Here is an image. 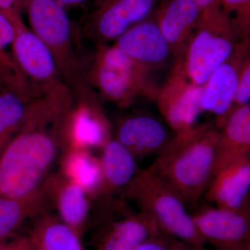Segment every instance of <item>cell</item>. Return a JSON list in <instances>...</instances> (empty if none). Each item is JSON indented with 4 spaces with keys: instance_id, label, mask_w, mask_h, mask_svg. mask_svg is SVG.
<instances>
[{
    "instance_id": "obj_1",
    "label": "cell",
    "mask_w": 250,
    "mask_h": 250,
    "mask_svg": "<svg viewBox=\"0 0 250 250\" xmlns=\"http://www.w3.org/2000/svg\"><path fill=\"white\" fill-rule=\"evenodd\" d=\"M218 147V130L197 126L175 135L149 168L167 182L187 207H195L216 172Z\"/></svg>"
},
{
    "instance_id": "obj_2",
    "label": "cell",
    "mask_w": 250,
    "mask_h": 250,
    "mask_svg": "<svg viewBox=\"0 0 250 250\" xmlns=\"http://www.w3.org/2000/svg\"><path fill=\"white\" fill-rule=\"evenodd\" d=\"M61 150L60 128L22 126L0 154V195L24 196L40 188Z\"/></svg>"
},
{
    "instance_id": "obj_3",
    "label": "cell",
    "mask_w": 250,
    "mask_h": 250,
    "mask_svg": "<svg viewBox=\"0 0 250 250\" xmlns=\"http://www.w3.org/2000/svg\"><path fill=\"white\" fill-rule=\"evenodd\" d=\"M139 210L152 217L161 231L192 250L205 249L192 215L178 193L149 167L139 170L121 192Z\"/></svg>"
},
{
    "instance_id": "obj_4",
    "label": "cell",
    "mask_w": 250,
    "mask_h": 250,
    "mask_svg": "<svg viewBox=\"0 0 250 250\" xmlns=\"http://www.w3.org/2000/svg\"><path fill=\"white\" fill-rule=\"evenodd\" d=\"M238 34L218 4L202 11L186 47L184 73L193 84L204 86L211 74L232 55Z\"/></svg>"
},
{
    "instance_id": "obj_5",
    "label": "cell",
    "mask_w": 250,
    "mask_h": 250,
    "mask_svg": "<svg viewBox=\"0 0 250 250\" xmlns=\"http://www.w3.org/2000/svg\"><path fill=\"white\" fill-rule=\"evenodd\" d=\"M31 30L53 54L62 82L79 90L83 87L80 62L74 47L73 29L65 6L57 0H21Z\"/></svg>"
},
{
    "instance_id": "obj_6",
    "label": "cell",
    "mask_w": 250,
    "mask_h": 250,
    "mask_svg": "<svg viewBox=\"0 0 250 250\" xmlns=\"http://www.w3.org/2000/svg\"><path fill=\"white\" fill-rule=\"evenodd\" d=\"M19 10L4 13L15 27L11 48L18 68L30 85L34 97L52 93L65 85L53 54L47 46L23 22Z\"/></svg>"
},
{
    "instance_id": "obj_7",
    "label": "cell",
    "mask_w": 250,
    "mask_h": 250,
    "mask_svg": "<svg viewBox=\"0 0 250 250\" xmlns=\"http://www.w3.org/2000/svg\"><path fill=\"white\" fill-rule=\"evenodd\" d=\"M148 72L116 45H102L95 54L89 78L103 98L126 106L145 88Z\"/></svg>"
},
{
    "instance_id": "obj_8",
    "label": "cell",
    "mask_w": 250,
    "mask_h": 250,
    "mask_svg": "<svg viewBox=\"0 0 250 250\" xmlns=\"http://www.w3.org/2000/svg\"><path fill=\"white\" fill-rule=\"evenodd\" d=\"M191 215L205 243L219 250H250V211L205 205Z\"/></svg>"
},
{
    "instance_id": "obj_9",
    "label": "cell",
    "mask_w": 250,
    "mask_h": 250,
    "mask_svg": "<svg viewBox=\"0 0 250 250\" xmlns=\"http://www.w3.org/2000/svg\"><path fill=\"white\" fill-rule=\"evenodd\" d=\"M202 90L203 86L193 84L188 80L182 62L177 64L158 95L161 113L176 135L185 134L197 126V118L203 112Z\"/></svg>"
},
{
    "instance_id": "obj_10",
    "label": "cell",
    "mask_w": 250,
    "mask_h": 250,
    "mask_svg": "<svg viewBox=\"0 0 250 250\" xmlns=\"http://www.w3.org/2000/svg\"><path fill=\"white\" fill-rule=\"evenodd\" d=\"M159 0H95L88 29L101 42L116 41L129 28L151 17Z\"/></svg>"
},
{
    "instance_id": "obj_11",
    "label": "cell",
    "mask_w": 250,
    "mask_h": 250,
    "mask_svg": "<svg viewBox=\"0 0 250 250\" xmlns=\"http://www.w3.org/2000/svg\"><path fill=\"white\" fill-rule=\"evenodd\" d=\"M83 91L84 89L80 93L82 101L72 108L62 125V151L102 148L111 139L106 117L95 103L87 101Z\"/></svg>"
},
{
    "instance_id": "obj_12",
    "label": "cell",
    "mask_w": 250,
    "mask_h": 250,
    "mask_svg": "<svg viewBox=\"0 0 250 250\" xmlns=\"http://www.w3.org/2000/svg\"><path fill=\"white\" fill-rule=\"evenodd\" d=\"M247 56V42L238 43L232 55L211 74L204 85L202 110L214 115L219 128L233 109L240 69Z\"/></svg>"
},
{
    "instance_id": "obj_13",
    "label": "cell",
    "mask_w": 250,
    "mask_h": 250,
    "mask_svg": "<svg viewBox=\"0 0 250 250\" xmlns=\"http://www.w3.org/2000/svg\"><path fill=\"white\" fill-rule=\"evenodd\" d=\"M250 155L219 167L205 192L215 207L234 211L250 210Z\"/></svg>"
},
{
    "instance_id": "obj_14",
    "label": "cell",
    "mask_w": 250,
    "mask_h": 250,
    "mask_svg": "<svg viewBox=\"0 0 250 250\" xmlns=\"http://www.w3.org/2000/svg\"><path fill=\"white\" fill-rule=\"evenodd\" d=\"M114 45L148 71L164 65L172 54L154 17L129 28Z\"/></svg>"
},
{
    "instance_id": "obj_15",
    "label": "cell",
    "mask_w": 250,
    "mask_h": 250,
    "mask_svg": "<svg viewBox=\"0 0 250 250\" xmlns=\"http://www.w3.org/2000/svg\"><path fill=\"white\" fill-rule=\"evenodd\" d=\"M202 11L191 0H159L153 15L172 54L185 52Z\"/></svg>"
},
{
    "instance_id": "obj_16",
    "label": "cell",
    "mask_w": 250,
    "mask_h": 250,
    "mask_svg": "<svg viewBox=\"0 0 250 250\" xmlns=\"http://www.w3.org/2000/svg\"><path fill=\"white\" fill-rule=\"evenodd\" d=\"M162 232L147 213L129 212L106 223L99 235L95 250H134Z\"/></svg>"
},
{
    "instance_id": "obj_17",
    "label": "cell",
    "mask_w": 250,
    "mask_h": 250,
    "mask_svg": "<svg viewBox=\"0 0 250 250\" xmlns=\"http://www.w3.org/2000/svg\"><path fill=\"white\" fill-rule=\"evenodd\" d=\"M45 186L49 203L57 210V217L82 236L90 211L91 199L88 194L60 172L50 174Z\"/></svg>"
},
{
    "instance_id": "obj_18",
    "label": "cell",
    "mask_w": 250,
    "mask_h": 250,
    "mask_svg": "<svg viewBox=\"0 0 250 250\" xmlns=\"http://www.w3.org/2000/svg\"><path fill=\"white\" fill-rule=\"evenodd\" d=\"M115 139L127 148L136 159L159 154L171 141L164 125L148 115L125 118L117 127Z\"/></svg>"
},
{
    "instance_id": "obj_19",
    "label": "cell",
    "mask_w": 250,
    "mask_h": 250,
    "mask_svg": "<svg viewBox=\"0 0 250 250\" xmlns=\"http://www.w3.org/2000/svg\"><path fill=\"white\" fill-rule=\"evenodd\" d=\"M49 206L45 182L40 188L24 196L0 195V241L17 236L26 222L48 211Z\"/></svg>"
},
{
    "instance_id": "obj_20",
    "label": "cell",
    "mask_w": 250,
    "mask_h": 250,
    "mask_svg": "<svg viewBox=\"0 0 250 250\" xmlns=\"http://www.w3.org/2000/svg\"><path fill=\"white\" fill-rule=\"evenodd\" d=\"M101 190L98 199L107 200L122 192L139 172L136 157L116 139L108 140L102 147Z\"/></svg>"
},
{
    "instance_id": "obj_21",
    "label": "cell",
    "mask_w": 250,
    "mask_h": 250,
    "mask_svg": "<svg viewBox=\"0 0 250 250\" xmlns=\"http://www.w3.org/2000/svg\"><path fill=\"white\" fill-rule=\"evenodd\" d=\"M24 235L27 250H84L82 236L48 211L34 219Z\"/></svg>"
},
{
    "instance_id": "obj_22",
    "label": "cell",
    "mask_w": 250,
    "mask_h": 250,
    "mask_svg": "<svg viewBox=\"0 0 250 250\" xmlns=\"http://www.w3.org/2000/svg\"><path fill=\"white\" fill-rule=\"evenodd\" d=\"M220 129L217 170L231 161L250 155V104L233 107Z\"/></svg>"
},
{
    "instance_id": "obj_23",
    "label": "cell",
    "mask_w": 250,
    "mask_h": 250,
    "mask_svg": "<svg viewBox=\"0 0 250 250\" xmlns=\"http://www.w3.org/2000/svg\"><path fill=\"white\" fill-rule=\"evenodd\" d=\"M62 152L59 172L82 188L91 200L98 199L103 182L100 158L89 149H67Z\"/></svg>"
},
{
    "instance_id": "obj_24",
    "label": "cell",
    "mask_w": 250,
    "mask_h": 250,
    "mask_svg": "<svg viewBox=\"0 0 250 250\" xmlns=\"http://www.w3.org/2000/svg\"><path fill=\"white\" fill-rule=\"evenodd\" d=\"M15 34L11 20L0 11V87L31 99L34 94L30 85L18 68L13 55L6 49L12 45Z\"/></svg>"
},
{
    "instance_id": "obj_25",
    "label": "cell",
    "mask_w": 250,
    "mask_h": 250,
    "mask_svg": "<svg viewBox=\"0 0 250 250\" xmlns=\"http://www.w3.org/2000/svg\"><path fill=\"white\" fill-rule=\"evenodd\" d=\"M31 100L17 92L0 89V153L22 126Z\"/></svg>"
},
{
    "instance_id": "obj_26",
    "label": "cell",
    "mask_w": 250,
    "mask_h": 250,
    "mask_svg": "<svg viewBox=\"0 0 250 250\" xmlns=\"http://www.w3.org/2000/svg\"><path fill=\"white\" fill-rule=\"evenodd\" d=\"M217 4L231 19L238 36L247 37L250 29V0H218Z\"/></svg>"
},
{
    "instance_id": "obj_27",
    "label": "cell",
    "mask_w": 250,
    "mask_h": 250,
    "mask_svg": "<svg viewBox=\"0 0 250 250\" xmlns=\"http://www.w3.org/2000/svg\"><path fill=\"white\" fill-rule=\"evenodd\" d=\"M250 61L248 55L243 61L240 69L233 107L250 104Z\"/></svg>"
},
{
    "instance_id": "obj_28",
    "label": "cell",
    "mask_w": 250,
    "mask_h": 250,
    "mask_svg": "<svg viewBox=\"0 0 250 250\" xmlns=\"http://www.w3.org/2000/svg\"><path fill=\"white\" fill-rule=\"evenodd\" d=\"M172 239L170 236L162 232L140 245L134 250H169Z\"/></svg>"
},
{
    "instance_id": "obj_29",
    "label": "cell",
    "mask_w": 250,
    "mask_h": 250,
    "mask_svg": "<svg viewBox=\"0 0 250 250\" xmlns=\"http://www.w3.org/2000/svg\"><path fill=\"white\" fill-rule=\"evenodd\" d=\"M6 250H27L25 236H17L11 239Z\"/></svg>"
},
{
    "instance_id": "obj_30",
    "label": "cell",
    "mask_w": 250,
    "mask_h": 250,
    "mask_svg": "<svg viewBox=\"0 0 250 250\" xmlns=\"http://www.w3.org/2000/svg\"><path fill=\"white\" fill-rule=\"evenodd\" d=\"M14 9L21 11V0H0V11L6 12Z\"/></svg>"
},
{
    "instance_id": "obj_31",
    "label": "cell",
    "mask_w": 250,
    "mask_h": 250,
    "mask_svg": "<svg viewBox=\"0 0 250 250\" xmlns=\"http://www.w3.org/2000/svg\"><path fill=\"white\" fill-rule=\"evenodd\" d=\"M191 1L196 4L200 9L205 10L216 5L218 0H191Z\"/></svg>"
},
{
    "instance_id": "obj_32",
    "label": "cell",
    "mask_w": 250,
    "mask_h": 250,
    "mask_svg": "<svg viewBox=\"0 0 250 250\" xmlns=\"http://www.w3.org/2000/svg\"><path fill=\"white\" fill-rule=\"evenodd\" d=\"M169 250H192L189 247L186 246L182 242L172 238Z\"/></svg>"
},
{
    "instance_id": "obj_33",
    "label": "cell",
    "mask_w": 250,
    "mask_h": 250,
    "mask_svg": "<svg viewBox=\"0 0 250 250\" xmlns=\"http://www.w3.org/2000/svg\"><path fill=\"white\" fill-rule=\"evenodd\" d=\"M58 2L62 6H79V5L84 4L88 0H57Z\"/></svg>"
},
{
    "instance_id": "obj_34",
    "label": "cell",
    "mask_w": 250,
    "mask_h": 250,
    "mask_svg": "<svg viewBox=\"0 0 250 250\" xmlns=\"http://www.w3.org/2000/svg\"><path fill=\"white\" fill-rule=\"evenodd\" d=\"M202 250H217V249H213V250H206L205 248V249H203Z\"/></svg>"
},
{
    "instance_id": "obj_35",
    "label": "cell",
    "mask_w": 250,
    "mask_h": 250,
    "mask_svg": "<svg viewBox=\"0 0 250 250\" xmlns=\"http://www.w3.org/2000/svg\"><path fill=\"white\" fill-rule=\"evenodd\" d=\"M0 89H1V87H0Z\"/></svg>"
},
{
    "instance_id": "obj_36",
    "label": "cell",
    "mask_w": 250,
    "mask_h": 250,
    "mask_svg": "<svg viewBox=\"0 0 250 250\" xmlns=\"http://www.w3.org/2000/svg\"><path fill=\"white\" fill-rule=\"evenodd\" d=\"M0 154H1V153H0Z\"/></svg>"
}]
</instances>
